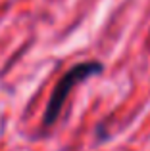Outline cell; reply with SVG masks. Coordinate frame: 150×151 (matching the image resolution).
Instances as JSON below:
<instances>
[{"mask_svg":"<svg viewBox=\"0 0 150 151\" xmlns=\"http://www.w3.org/2000/svg\"><path fill=\"white\" fill-rule=\"evenodd\" d=\"M102 69H104V67H102L100 61H85V63L73 65L68 73L62 75V78L56 82L52 94H50L48 103H46L44 115H42V124L52 126L54 122H56V119L60 117L62 107H64V103H66V98L69 96V92H71L73 86L79 84V82H83L85 78L102 73Z\"/></svg>","mask_w":150,"mask_h":151,"instance_id":"cell-1","label":"cell"}]
</instances>
